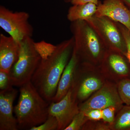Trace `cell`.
<instances>
[{
	"label": "cell",
	"instance_id": "obj_12",
	"mask_svg": "<svg viewBox=\"0 0 130 130\" xmlns=\"http://www.w3.org/2000/svg\"><path fill=\"white\" fill-rule=\"evenodd\" d=\"M95 15L105 16L130 30V11L121 0H105L98 3Z\"/></svg>",
	"mask_w": 130,
	"mask_h": 130
},
{
	"label": "cell",
	"instance_id": "obj_16",
	"mask_svg": "<svg viewBox=\"0 0 130 130\" xmlns=\"http://www.w3.org/2000/svg\"><path fill=\"white\" fill-rule=\"evenodd\" d=\"M112 130H130V105L123 106L110 125Z\"/></svg>",
	"mask_w": 130,
	"mask_h": 130
},
{
	"label": "cell",
	"instance_id": "obj_11",
	"mask_svg": "<svg viewBox=\"0 0 130 130\" xmlns=\"http://www.w3.org/2000/svg\"><path fill=\"white\" fill-rule=\"evenodd\" d=\"M18 93L12 87L0 91V130L19 129L17 119L13 115V102Z\"/></svg>",
	"mask_w": 130,
	"mask_h": 130
},
{
	"label": "cell",
	"instance_id": "obj_14",
	"mask_svg": "<svg viewBox=\"0 0 130 130\" xmlns=\"http://www.w3.org/2000/svg\"><path fill=\"white\" fill-rule=\"evenodd\" d=\"M79 63V60L73 48L72 55L61 75L56 95L52 102H57L59 101L67 94L74 81Z\"/></svg>",
	"mask_w": 130,
	"mask_h": 130
},
{
	"label": "cell",
	"instance_id": "obj_2",
	"mask_svg": "<svg viewBox=\"0 0 130 130\" xmlns=\"http://www.w3.org/2000/svg\"><path fill=\"white\" fill-rule=\"evenodd\" d=\"M50 103L31 81L20 86L18 101L14 108L19 129L30 130L44 123L48 116Z\"/></svg>",
	"mask_w": 130,
	"mask_h": 130
},
{
	"label": "cell",
	"instance_id": "obj_15",
	"mask_svg": "<svg viewBox=\"0 0 130 130\" xmlns=\"http://www.w3.org/2000/svg\"><path fill=\"white\" fill-rule=\"evenodd\" d=\"M68 9L67 18L70 22L87 20L95 15L97 5L92 3L82 5H72Z\"/></svg>",
	"mask_w": 130,
	"mask_h": 130
},
{
	"label": "cell",
	"instance_id": "obj_17",
	"mask_svg": "<svg viewBox=\"0 0 130 130\" xmlns=\"http://www.w3.org/2000/svg\"><path fill=\"white\" fill-rule=\"evenodd\" d=\"M119 94L123 103L130 105V78L121 79L117 84Z\"/></svg>",
	"mask_w": 130,
	"mask_h": 130
},
{
	"label": "cell",
	"instance_id": "obj_8",
	"mask_svg": "<svg viewBox=\"0 0 130 130\" xmlns=\"http://www.w3.org/2000/svg\"><path fill=\"white\" fill-rule=\"evenodd\" d=\"M123 104L119 94L117 84L106 80L101 88L88 99L79 103V111L85 112L91 109H102L113 106L118 111Z\"/></svg>",
	"mask_w": 130,
	"mask_h": 130
},
{
	"label": "cell",
	"instance_id": "obj_5",
	"mask_svg": "<svg viewBox=\"0 0 130 130\" xmlns=\"http://www.w3.org/2000/svg\"><path fill=\"white\" fill-rule=\"evenodd\" d=\"M87 21L94 28L107 49L118 51L126 57L125 41L116 22L106 17L95 15Z\"/></svg>",
	"mask_w": 130,
	"mask_h": 130
},
{
	"label": "cell",
	"instance_id": "obj_25",
	"mask_svg": "<svg viewBox=\"0 0 130 130\" xmlns=\"http://www.w3.org/2000/svg\"><path fill=\"white\" fill-rule=\"evenodd\" d=\"M84 112L89 120L100 121L102 120V109H91Z\"/></svg>",
	"mask_w": 130,
	"mask_h": 130
},
{
	"label": "cell",
	"instance_id": "obj_23",
	"mask_svg": "<svg viewBox=\"0 0 130 130\" xmlns=\"http://www.w3.org/2000/svg\"><path fill=\"white\" fill-rule=\"evenodd\" d=\"M9 73L0 70V90H6L12 87Z\"/></svg>",
	"mask_w": 130,
	"mask_h": 130
},
{
	"label": "cell",
	"instance_id": "obj_18",
	"mask_svg": "<svg viewBox=\"0 0 130 130\" xmlns=\"http://www.w3.org/2000/svg\"><path fill=\"white\" fill-rule=\"evenodd\" d=\"M35 48L40 55L41 59H47L53 54L56 47V45L48 43L44 41L35 42Z\"/></svg>",
	"mask_w": 130,
	"mask_h": 130
},
{
	"label": "cell",
	"instance_id": "obj_22",
	"mask_svg": "<svg viewBox=\"0 0 130 130\" xmlns=\"http://www.w3.org/2000/svg\"><path fill=\"white\" fill-rule=\"evenodd\" d=\"M118 111L115 107H108L102 109L103 121L111 125L113 123L115 119V114Z\"/></svg>",
	"mask_w": 130,
	"mask_h": 130
},
{
	"label": "cell",
	"instance_id": "obj_26",
	"mask_svg": "<svg viewBox=\"0 0 130 130\" xmlns=\"http://www.w3.org/2000/svg\"><path fill=\"white\" fill-rule=\"evenodd\" d=\"M89 3H92L98 5L99 3V0H72L71 3L72 5H78Z\"/></svg>",
	"mask_w": 130,
	"mask_h": 130
},
{
	"label": "cell",
	"instance_id": "obj_9",
	"mask_svg": "<svg viewBox=\"0 0 130 130\" xmlns=\"http://www.w3.org/2000/svg\"><path fill=\"white\" fill-rule=\"evenodd\" d=\"M99 68L106 79L115 83L130 78L129 62L125 55L118 51L108 50Z\"/></svg>",
	"mask_w": 130,
	"mask_h": 130
},
{
	"label": "cell",
	"instance_id": "obj_4",
	"mask_svg": "<svg viewBox=\"0 0 130 130\" xmlns=\"http://www.w3.org/2000/svg\"><path fill=\"white\" fill-rule=\"evenodd\" d=\"M35 43L31 37L20 42L18 59L9 72L13 86L20 87L31 81L40 64L41 59L35 48Z\"/></svg>",
	"mask_w": 130,
	"mask_h": 130
},
{
	"label": "cell",
	"instance_id": "obj_13",
	"mask_svg": "<svg viewBox=\"0 0 130 130\" xmlns=\"http://www.w3.org/2000/svg\"><path fill=\"white\" fill-rule=\"evenodd\" d=\"M20 43L11 37L0 35V70L10 72L18 59Z\"/></svg>",
	"mask_w": 130,
	"mask_h": 130
},
{
	"label": "cell",
	"instance_id": "obj_19",
	"mask_svg": "<svg viewBox=\"0 0 130 130\" xmlns=\"http://www.w3.org/2000/svg\"><path fill=\"white\" fill-rule=\"evenodd\" d=\"M89 120L84 112L79 111L64 130H82L84 126Z\"/></svg>",
	"mask_w": 130,
	"mask_h": 130
},
{
	"label": "cell",
	"instance_id": "obj_3",
	"mask_svg": "<svg viewBox=\"0 0 130 130\" xmlns=\"http://www.w3.org/2000/svg\"><path fill=\"white\" fill-rule=\"evenodd\" d=\"M71 23L74 50L79 62L99 67L108 50L88 21L78 20Z\"/></svg>",
	"mask_w": 130,
	"mask_h": 130
},
{
	"label": "cell",
	"instance_id": "obj_21",
	"mask_svg": "<svg viewBox=\"0 0 130 130\" xmlns=\"http://www.w3.org/2000/svg\"><path fill=\"white\" fill-rule=\"evenodd\" d=\"M82 130H110V125L108 123L89 120L84 125Z\"/></svg>",
	"mask_w": 130,
	"mask_h": 130
},
{
	"label": "cell",
	"instance_id": "obj_6",
	"mask_svg": "<svg viewBox=\"0 0 130 130\" xmlns=\"http://www.w3.org/2000/svg\"><path fill=\"white\" fill-rule=\"evenodd\" d=\"M29 18L27 12L13 11L0 6V27L19 43L33 35L34 29L29 22Z\"/></svg>",
	"mask_w": 130,
	"mask_h": 130
},
{
	"label": "cell",
	"instance_id": "obj_20",
	"mask_svg": "<svg viewBox=\"0 0 130 130\" xmlns=\"http://www.w3.org/2000/svg\"><path fill=\"white\" fill-rule=\"evenodd\" d=\"M58 122L56 117L49 115L46 120L41 124L32 127L30 130H58Z\"/></svg>",
	"mask_w": 130,
	"mask_h": 130
},
{
	"label": "cell",
	"instance_id": "obj_28",
	"mask_svg": "<svg viewBox=\"0 0 130 130\" xmlns=\"http://www.w3.org/2000/svg\"><path fill=\"white\" fill-rule=\"evenodd\" d=\"M62 1L66 3H71L72 0H62Z\"/></svg>",
	"mask_w": 130,
	"mask_h": 130
},
{
	"label": "cell",
	"instance_id": "obj_24",
	"mask_svg": "<svg viewBox=\"0 0 130 130\" xmlns=\"http://www.w3.org/2000/svg\"><path fill=\"white\" fill-rule=\"evenodd\" d=\"M117 24L125 41L127 48L126 57L130 64V30L122 24L118 23Z\"/></svg>",
	"mask_w": 130,
	"mask_h": 130
},
{
	"label": "cell",
	"instance_id": "obj_27",
	"mask_svg": "<svg viewBox=\"0 0 130 130\" xmlns=\"http://www.w3.org/2000/svg\"><path fill=\"white\" fill-rule=\"evenodd\" d=\"M130 11V0H121Z\"/></svg>",
	"mask_w": 130,
	"mask_h": 130
},
{
	"label": "cell",
	"instance_id": "obj_10",
	"mask_svg": "<svg viewBox=\"0 0 130 130\" xmlns=\"http://www.w3.org/2000/svg\"><path fill=\"white\" fill-rule=\"evenodd\" d=\"M79 104L76 91L72 86L59 101L50 103L49 115L57 119L58 130H64L70 124L73 117L79 111Z\"/></svg>",
	"mask_w": 130,
	"mask_h": 130
},
{
	"label": "cell",
	"instance_id": "obj_1",
	"mask_svg": "<svg viewBox=\"0 0 130 130\" xmlns=\"http://www.w3.org/2000/svg\"><path fill=\"white\" fill-rule=\"evenodd\" d=\"M73 37L56 45L53 54L41 59L31 81L42 97L50 103L56 95L58 84L73 51Z\"/></svg>",
	"mask_w": 130,
	"mask_h": 130
},
{
	"label": "cell",
	"instance_id": "obj_7",
	"mask_svg": "<svg viewBox=\"0 0 130 130\" xmlns=\"http://www.w3.org/2000/svg\"><path fill=\"white\" fill-rule=\"evenodd\" d=\"M99 67H95L88 75L89 65L78 63L72 86L76 94L79 104L88 99L101 88L106 80L102 74Z\"/></svg>",
	"mask_w": 130,
	"mask_h": 130
}]
</instances>
